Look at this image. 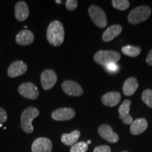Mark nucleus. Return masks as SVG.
Returning <instances> with one entry per match:
<instances>
[{"instance_id": "obj_1", "label": "nucleus", "mask_w": 152, "mask_h": 152, "mask_svg": "<svg viewBox=\"0 0 152 152\" xmlns=\"http://www.w3.org/2000/svg\"><path fill=\"white\" fill-rule=\"evenodd\" d=\"M65 31L63 24L58 20L49 23L47 30V38L49 43L54 47L60 46L64 41Z\"/></svg>"}, {"instance_id": "obj_2", "label": "nucleus", "mask_w": 152, "mask_h": 152, "mask_svg": "<svg viewBox=\"0 0 152 152\" xmlns=\"http://www.w3.org/2000/svg\"><path fill=\"white\" fill-rule=\"evenodd\" d=\"M39 114V111L37 108L28 107L20 115V125L22 130L27 134L33 132L34 128L33 126V120L37 118Z\"/></svg>"}, {"instance_id": "obj_3", "label": "nucleus", "mask_w": 152, "mask_h": 152, "mask_svg": "<svg viewBox=\"0 0 152 152\" xmlns=\"http://www.w3.org/2000/svg\"><path fill=\"white\" fill-rule=\"evenodd\" d=\"M151 9L148 6H140L133 9L128 14V22L132 25H136L145 21L149 18Z\"/></svg>"}, {"instance_id": "obj_4", "label": "nucleus", "mask_w": 152, "mask_h": 152, "mask_svg": "<svg viewBox=\"0 0 152 152\" xmlns=\"http://www.w3.org/2000/svg\"><path fill=\"white\" fill-rule=\"evenodd\" d=\"M121 59V54L115 51L100 50L94 54V61L99 65L105 66L109 64L119 61Z\"/></svg>"}, {"instance_id": "obj_5", "label": "nucleus", "mask_w": 152, "mask_h": 152, "mask_svg": "<svg viewBox=\"0 0 152 152\" xmlns=\"http://www.w3.org/2000/svg\"><path fill=\"white\" fill-rule=\"evenodd\" d=\"M88 11L92 21L97 27L104 28L107 26V18L103 9L98 6L92 5L89 8Z\"/></svg>"}, {"instance_id": "obj_6", "label": "nucleus", "mask_w": 152, "mask_h": 152, "mask_svg": "<svg viewBox=\"0 0 152 152\" xmlns=\"http://www.w3.org/2000/svg\"><path fill=\"white\" fill-rule=\"evenodd\" d=\"M18 92L23 97L29 99H36L39 96V90L37 86L30 82L20 85L18 87Z\"/></svg>"}, {"instance_id": "obj_7", "label": "nucleus", "mask_w": 152, "mask_h": 152, "mask_svg": "<svg viewBox=\"0 0 152 152\" xmlns=\"http://www.w3.org/2000/svg\"><path fill=\"white\" fill-rule=\"evenodd\" d=\"M41 84L45 90L52 89L57 82V75L53 70L47 69L44 71L40 75Z\"/></svg>"}, {"instance_id": "obj_8", "label": "nucleus", "mask_w": 152, "mask_h": 152, "mask_svg": "<svg viewBox=\"0 0 152 152\" xmlns=\"http://www.w3.org/2000/svg\"><path fill=\"white\" fill-rule=\"evenodd\" d=\"M61 88L66 94L71 96H79L84 93V91L80 85L76 82L72 80H65L63 82Z\"/></svg>"}, {"instance_id": "obj_9", "label": "nucleus", "mask_w": 152, "mask_h": 152, "mask_svg": "<svg viewBox=\"0 0 152 152\" xmlns=\"http://www.w3.org/2000/svg\"><path fill=\"white\" fill-rule=\"evenodd\" d=\"M32 152H52V142L46 137L37 138L31 147Z\"/></svg>"}, {"instance_id": "obj_10", "label": "nucleus", "mask_w": 152, "mask_h": 152, "mask_svg": "<svg viewBox=\"0 0 152 152\" xmlns=\"http://www.w3.org/2000/svg\"><path fill=\"white\" fill-rule=\"evenodd\" d=\"M98 132L102 138L110 143H117L119 141V137L117 133L114 132L113 129L107 124H102L99 127Z\"/></svg>"}, {"instance_id": "obj_11", "label": "nucleus", "mask_w": 152, "mask_h": 152, "mask_svg": "<svg viewBox=\"0 0 152 152\" xmlns=\"http://www.w3.org/2000/svg\"><path fill=\"white\" fill-rule=\"evenodd\" d=\"M28 70V66L23 61H16L11 63L7 71V74L10 77H16L23 75Z\"/></svg>"}, {"instance_id": "obj_12", "label": "nucleus", "mask_w": 152, "mask_h": 152, "mask_svg": "<svg viewBox=\"0 0 152 152\" xmlns=\"http://www.w3.org/2000/svg\"><path fill=\"white\" fill-rule=\"evenodd\" d=\"M75 115V110L71 108H61L54 110L52 113V118L56 121H69L73 119Z\"/></svg>"}, {"instance_id": "obj_13", "label": "nucleus", "mask_w": 152, "mask_h": 152, "mask_svg": "<svg viewBox=\"0 0 152 152\" xmlns=\"http://www.w3.org/2000/svg\"><path fill=\"white\" fill-rule=\"evenodd\" d=\"M131 101L129 99L125 100L120 106L118 112L119 118L122 120L123 123L127 125H130L133 122L132 117L130 115Z\"/></svg>"}, {"instance_id": "obj_14", "label": "nucleus", "mask_w": 152, "mask_h": 152, "mask_svg": "<svg viewBox=\"0 0 152 152\" xmlns=\"http://www.w3.org/2000/svg\"><path fill=\"white\" fill-rule=\"evenodd\" d=\"M29 16L28 6L23 1H18L15 5V17L19 21L27 20Z\"/></svg>"}, {"instance_id": "obj_15", "label": "nucleus", "mask_w": 152, "mask_h": 152, "mask_svg": "<svg viewBox=\"0 0 152 152\" xmlns=\"http://www.w3.org/2000/svg\"><path fill=\"white\" fill-rule=\"evenodd\" d=\"M35 36L33 33L29 30H23L17 34L16 37V42L18 45L22 46L30 45L33 42Z\"/></svg>"}, {"instance_id": "obj_16", "label": "nucleus", "mask_w": 152, "mask_h": 152, "mask_svg": "<svg viewBox=\"0 0 152 152\" xmlns=\"http://www.w3.org/2000/svg\"><path fill=\"white\" fill-rule=\"evenodd\" d=\"M123 28L120 25H113L108 28L102 35V40L108 42L113 40L114 38L118 37L122 32Z\"/></svg>"}, {"instance_id": "obj_17", "label": "nucleus", "mask_w": 152, "mask_h": 152, "mask_svg": "<svg viewBox=\"0 0 152 152\" xmlns=\"http://www.w3.org/2000/svg\"><path fill=\"white\" fill-rule=\"evenodd\" d=\"M121 94L117 92H109L104 94L102 97V102L105 106H115L121 101Z\"/></svg>"}, {"instance_id": "obj_18", "label": "nucleus", "mask_w": 152, "mask_h": 152, "mask_svg": "<svg viewBox=\"0 0 152 152\" xmlns=\"http://www.w3.org/2000/svg\"><path fill=\"white\" fill-rule=\"evenodd\" d=\"M148 123L144 118H137L130 124V132L133 135H138L147 130Z\"/></svg>"}, {"instance_id": "obj_19", "label": "nucleus", "mask_w": 152, "mask_h": 152, "mask_svg": "<svg viewBox=\"0 0 152 152\" xmlns=\"http://www.w3.org/2000/svg\"><path fill=\"white\" fill-rule=\"evenodd\" d=\"M138 88V82L136 77H130L125 81L123 86V92L125 96H132Z\"/></svg>"}, {"instance_id": "obj_20", "label": "nucleus", "mask_w": 152, "mask_h": 152, "mask_svg": "<svg viewBox=\"0 0 152 152\" xmlns=\"http://www.w3.org/2000/svg\"><path fill=\"white\" fill-rule=\"evenodd\" d=\"M80 137V132L79 130H74L68 134H63L61 137L62 143L66 146H73L77 143Z\"/></svg>"}, {"instance_id": "obj_21", "label": "nucleus", "mask_w": 152, "mask_h": 152, "mask_svg": "<svg viewBox=\"0 0 152 152\" xmlns=\"http://www.w3.org/2000/svg\"><path fill=\"white\" fill-rule=\"evenodd\" d=\"M122 53L126 56L130 57H136L141 53V48L139 47L132 46V45H126L121 49Z\"/></svg>"}, {"instance_id": "obj_22", "label": "nucleus", "mask_w": 152, "mask_h": 152, "mask_svg": "<svg viewBox=\"0 0 152 152\" xmlns=\"http://www.w3.org/2000/svg\"><path fill=\"white\" fill-rule=\"evenodd\" d=\"M111 3L114 8L121 11L127 10L130 7V1L128 0H113Z\"/></svg>"}, {"instance_id": "obj_23", "label": "nucleus", "mask_w": 152, "mask_h": 152, "mask_svg": "<svg viewBox=\"0 0 152 152\" xmlns=\"http://www.w3.org/2000/svg\"><path fill=\"white\" fill-rule=\"evenodd\" d=\"M88 149V145L85 142H79L71 146L70 152H86Z\"/></svg>"}, {"instance_id": "obj_24", "label": "nucleus", "mask_w": 152, "mask_h": 152, "mask_svg": "<svg viewBox=\"0 0 152 152\" xmlns=\"http://www.w3.org/2000/svg\"><path fill=\"white\" fill-rule=\"evenodd\" d=\"M142 99L143 102L149 108L152 109V90L151 89H147L142 92Z\"/></svg>"}, {"instance_id": "obj_25", "label": "nucleus", "mask_w": 152, "mask_h": 152, "mask_svg": "<svg viewBox=\"0 0 152 152\" xmlns=\"http://www.w3.org/2000/svg\"><path fill=\"white\" fill-rule=\"evenodd\" d=\"M104 67H105L106 71L110 73H115L119 70V66L116 64H115V63H111V64H107Z\"/></svg>"}, {"instance_id": "obj_26", "label": "nucleus", "mask_w": 152, "mask_h": 152, "mask_svg": "<svg viewBox=\"0 0 152 152\" xmlns=\"http://www.w3.org/2000/svg\"><path fill=\"white\" fill-rule=\"evenodd\" d=\"M77 0H67L66 1V7L68 11H74L77 7Z\"/></svg>"}, {"instance_id": "obj_27", "label": "nucleus", "mask_w": 152, "mask_h": 152, "mask_svg": "<svg viewBox=\"0 0 152 152\" xmlns=\"http://www.w3.org/2000/svg\"><path fill=\"white\" fill-rule=\"evenodd\" d=\"M93 152H111V149L107 145H101L95 147Z\"/></svg>"}, {"instance_id": "obj_28", "label": "nucleus", "mask_w": 152, "mask_h": 152, "mask_svg": "<svg viewBox=\"0 0 152 152\" xmlns=\"http://www.w3.org/2000/svg\"><path fill=\"white\" fill-rule=\"evenodd\" d=\"M7 118L8 117H7V112L3 108L0 107V123L1 124V123H5L7 121Z\"/></svg>"}, {"instance_id": "obj_29", "label": "nucleus", "mask_w": 152, "mask_h": 152, "mask_svg": "<svg viewBox=\"0 0 152 152\" xmlns=\"http://www.w3.org/2000/svg\"><path fill=\"white\" fill-rule=\"evenodd\" d=\"M146 62L147 63L148 65L152 66V49H151L149 52L148 53L147 57L146 58Z\"/></svg>"}, {"instance_id": "obj_30", "label": "nucleus", "mask_w": 152, "mask_h": 152, "mask_svg": "<svg viewBox=\"0 0 152 152\" xmlns=\"http://www.w3.org/2000/svg\"><path fill=\"white\" fill-rule=\"evenodd\" d=\"M91 140H88V141H87V145H88V144H91Z\"/></svg>"}, {"instance_id": "obj_31", "label": "nucleus", "mask_w": 152, "mask_h": 152, "mask_svg": "<svg viewBox=\"0 0 152 152\" xmlns=\"http://www.w3.org/2000/svg\"><path fill=\"white\" fill-rule=\"evenodd\" d=\"M61 2H62L61 1H56V3H57V4H61Z\"/></svg>"}, {"instance_id": "obj_32", "label": "nucleus", "mask_w": 152, "mask_h": 152, "mask_svg": "<svg viewBox=\"0 0 152 152\" xmlns=\"http://www.w3.org/2000/svg\"><path fill=\"white\" fill-rule=\"evenodd\" d=\"M121 152H129V151H121Z\"/></svg>"}]
</instances>
